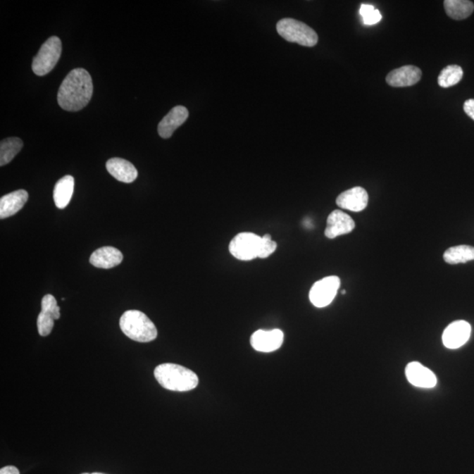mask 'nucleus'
Masks as SVG:
<instances>
[{
    "instance_id": "obj_1",
    "label": "nucleus",
    "mask_w": 474,
    "mask_h": 474,
    "mask_svg": "<svg viewBox=\"0 0 474 474\" xmlns=\"http://www.w3.org/2000/svg\"><path fill=\"white\" fill-rule=\"evenodd\" d=\"M94 85L91 75L82 68L71 70L60 85L58 105L66 111L77 112L90 102Z\"/></svg>"
},
{
    "instance_id": "obj_2",
    "label": "nucleus",
    "mask_w": 474,
    "mask_h": 474,
    "mask_svg": "<svg viewBox=\"0 0 474 474\" xmlns=\"http://www.w3.org/2000/svg\"><path fill=\"white\" fill-rule=\"evenodd\" d=\"M154 376L163 388L170 391H191L199 384L196 373L176 363H167L156 366Z\"/></svg>"
},
{
    "instance_id": "obj_3",
    "label": "nucleus",
    "mask_w": 474,
    "mask_h": 474,
    "mask_svg": "<svg viewBox=\"0 0 474 474\" xmlns=\"http://www.w3.org/2000/svg\"><path fill=\"white\" fill-rule=\"evenodd\" d=\"M121 331L128 338L138 343H149L158 337V330L144 313L128 310L120 317Z\"/></svg>"
},
{
    "instance_id": "obj_4",
    "label": "nucleus",
    "mask_w": 474,
    "mask_h": 474,
    "mask_svg": "<svg viewBox=\"0 0 474 474\" xmlns=\"http://www.w3.org/2000/svg\"><path fill=\"white\" fill-rule=\"evenodd\" d=\"M277 33L285 40L304 46L313 47L318 42V35L308 25L290 18H285L277 24Z\"/></svg>"
},
{
    "instance_id": "obj_5",
    "label": "nucleus",
    "mask_w": 474,
    "mask_h": 474,
    "mask_svg": "<svg viewBox=\"0 0 474 474\" xmlns=\"http://www.w3.org/2000/svg\"><path fill=\"white\" fill-rule=\"evenodd\" d=\"M62 53V42L58 37L49 38L33 59L32 69L37 76H45L54 69Z\"/></svg>"
},
{
    "instance_id": "obj_6",
    "label": "nucleus",
    "mask_w": 474,
    "mask_h": 474,
    "mask_svg": "<svg viewBox=\"0 0 474 474\" xmlns=\"http://www.w3.org/2000/svg\"><path fill=\"white\" fill-rule=\"evenodd\" d=\"M262 237L251 232L237 235L230 244L231 255L242 261H249L259 258Z\"/></svg>"
},
{
    "instance_id": "obj_7",
    "label": "nucleus",
    "mask_w": 474,
    "mask_h": 474,
    "mask_svg": "<svg viewBox=\"0 0 474 474\" xmlns=\"http://www.w3.org/2000/svg\"><path fill=\"white\" fill-rule=\"evenodd\" d=\"M341 281L337 276H329L317 281L309 292V299L316 308H325L334 301Z\"/></svg>"
},
{
    "instance_id": "obj_8",
    "label": "nucleus",
    "mask_w": 474,
    "mask_h": 474,
    "mask_svg": "<svg viewBox=\"0 0 474 474\" xmlns=\"http://www.w3.org/2000/svg\"><path fill=\"white\" fill-rule=\"evenodd\" d=\"M60 308L53 295H45L42 299V311L37 319L38 332L42 337H48L54 328L55 320L60 318Z\"/></svg>"
},
{
    "instance_id": "obj_9",
    "label": "nucleus",
    "mask_w": 474,
    "mask_h": 474,
    "mask_svg": "<svg viewBox=\"0 0 474 474\" xmlns=\"http://www.w3.org/2000/svg\"><path fill=\"white\" fill-rule=\"evenodd\" d=\"M471 333L472 327L468 322L455 320L444 330L442 339L445 347L455 350L468 343Z\"/></svg>"
},
{
    "instance_id": "obj_10",
    "label": "nucleus",
    "mask_w": 474,
    "mask_h": 474,
    "mask_svg": "<svg viewBox=\"0 0 474 474\" xmlns=\"http://www.w3.org/2000/svg\"><path fill=\"white\" fill-rule=\"evenodd\" d=\"M284 342V333L280 330H259L253 333L251 344L256 351L273 352L281 347Z\"/></svg>"
},
{
    "instance_id": "obj_11",
    "label": "nucleus",
    "mask_w": 474,
    "mask_h": 474,
    "mask_svg": "<svg viewBox=\"0 0 474 474\" xmlns=\"http://www.w3.org/2000/svg\"><path fill=\"white\" fill-rule=\"evenodd\" d=\"M355 229V222L347 213L341 210H335L327 219L325 236L334 239L352 232Z\"/></svg>"
},
{
    "instance_id": "obj_12",
    "label": "nucleus",
    "mask_w": 474,
    "mask_h": 474,
    "mask_svg": "<svg viewBox=\"0 0 474 474\" xmlns=\"http://www.w3.org/2000/svg\"><path fill=\"white\" fill-rule=\"evenodd\" d=\"M405 373L408 382L416 387L433 388L437 383V376L432 370L419 362L409 363Z\"/></svg>"
},
{
    "instance_id": "obj_13",
    "label": "nucleus",
    "mask_w": 474,
    "mask_h": 474,
    "mask_svg": "<svg viewBox=\"0 0 474 474\" xmlns=\"http://www.w3.org/2000/svg\"><path fill=\"white\" fill-rule=\"evenodd\" d=\"M369 196L366 189L356 187L342 192L337 199V205L352 212L363 211L368 205Z\"/></svg>"
},
{
    "instance_id": "obj_14",
    "label": "nucleus",
    "mask_w": 474,
    "mask_h": 474,
    "mask_svg": "<svg viewBox=\"0 0 474 474\" xmlns=\"http://www.w3.org/2000/svg\"><path fill=\"white\" fill-rule=\"evenodd\" d=\"M422 77V70L414 66H406L392 70L387 77V83L393 87H412Z\"/></svg>"
},
{
    "instance_id": "obj_15",
    "label": "nucleus",
    "mask_w": 474,
    "mask_h": 474,
    "mask_svg": "<svg viewBox=\"0 0 474 474\" xmlns=\"http://www.w3.org/2000/svg\"><path fill=\"white\" fill-rule=\"evenodd\" d=\"M189 112L185 106H177L173 108L158 124V134L163 139L170 138L177 127H180L188 119Z\"/></svg>"
},
{
    "instance_id": "obj_16",
    "label": "nucleus",
    "mask_w": 474,
    "mask_h": 474,
    "mask_svg": "<svg viewBox=\"0 0 474 474\" xmlns=\"http://www.w3.org/2000/svg\"><path fill=\"white\" fill-rule=\"evenodd\" d=\"M123 260V255L118 249L105 246L92 253L90 263L92 266L101 269H111L119 266Z\"/></svg>"
},
{
    "instance_id": "obj_17",
    "label": "nucleus",
    "mask_w": 474,
    "mask_h": 474,
    "mask_svg": "<svg viewBox=\"0 0 474 474\" xmlns=\"http://www.w3.org/2000/svg\"><path fill=\"white\" fill-rule=\"evenodd\" d=\"M28 199L27 191L20 189L0 199V218L6 219L23 209Z\"/></svg>"
},
{
    "instance_id": "obj_18",
    "label": "nucleus",
    "mask_w": 474,
    "mask_h": 474,
    "mask_svg": "<svg viewBox=\"0 0 474 474\" xmlns=\"http://www.w3.org/2000/svg\"><path fill=\"white\" fill-rule=\"evenodd\" d=\"M106 170L116 178L123 183H132L138 177V172L133 163L127 160L115 158L106 162Z\"/></svg>"
},
{
    "instance_id": "obj_19",
    "label": "nucleus",
    "mask_w": 474,
    "mask_h": 474,
    "mask_svg": "<svg viewBox=\"0 0 474 474\" xmlns=\"http://www.w3.org/2000/svg\"><path fill=\"white\" fill-rule=\"evenodd\" d=\"M75 180L70 175L64 176L56 182L54 188V201L56 208H66L73 198L74 192Z\"/></svg>"
},
{
    "instance_id": "obj_20",
    "label": "nucleus",
    "mask_w": 474,
    "mask_h": 474,
    "mask_svg": "<svg viewBox=\"0 0 474 474\" xmlns=\"http://www.w3.org/2000/svg\"><path fill=\"white\" fill-rule=\"evenodd\" d=\"M444 6L447 15L456 20L466 19L474 11V4L468 0H445Z\"/></svg>"
},
{
    "instance_id": "obj_21",
    "label": "nucleus",
    "mask_w": 474,
    "mask_h": 474,
    "mask_svg": "<svg viewBox=\"0 0 474 474\" xmlns=\"http://www.w3.org/2000/svg\"><path fill=\"white\" fill-rule=\"evenodd\" d=\"M444 259L450 265L472 261L474 260V247L469 245H459L449 248L444 252Z\"/></svg>"
},
{
    "instance_id": "obj_22",
    "label": "nucleus",
    "mask_w": 474,
    "mask_h": 474,
    "mask_svg": "<svg viewBox=\"0 0 474 474\" xmlns=\"http://www.w3.org/2000/svg\"><path fill=\"white\" fill-rule=\"evenodd\" d=\"M23 147V142L18 137H8L0 142V166L9 163L19 154Z\"/></svg>"
},
{
    "instance_id": "obj_23",
    "label": "nucleus",
    "mask_w": 474,
    "mask_h": 474,
    "mask_svg": "<svg viewBox=\"0 0 474 474\" xmlns=\"http://www.w3.org/2000/svg\"><path fill=\"white\" fill-rule=\"evenodd\" d=\"M462 68L459 66H449L445 67L441 71L439 76H438V85L442 88H449L454 87L461 82L463 77Z\"/></svg>"
},
{
    "instance_id": "obj_24",
    "label": "nucleus",
    "mask_w": 474,
    "mask_h": 474,
    "mask_svg": "<svg viewBox=\"0 0 474 474\" xmlns=\"http://www.w3.org/2000/svg\"><path fill=\"white\" fill-rule=\"evenodd\" d=\"M277 244L273 240L270 235L262 237L261 248H260L259 258H266L275 252Z\"/></svg>"
},
{
    "instance_id": "obj_25",
    "label": "nucleus",
    "mask_w": 474,
    "mask_h": 474,
    "mask_svg": "<svg viewBox=\"0 0 474 474\" xmlns=\"http://www.w3.org/2000/svg\"><path fill=\"white\" fill-rule=\"evenodd\" d=\"M382 19L380 13L378 10L373 11L372 13H370L368 15L363 17V23L367 25V26H372V25L377 24Z\"/></svg>"
},
{
    "instance_id": "obj_26",
    "label": "nucleus",
    "mask_w": 474,
    "mask_h": 474,
    "mask_svg": "<svg viewBox=\"0 0 474 474\" xmlns=\"http://www.w3.org/2000/svg\"><path fill=\"white\" fill-rule=\"evenodd\" d=\"M464 111L474 120V99H468L464 104Z\"/></svg>"
},
{
    "instance_id": "obj_27",
    "label": "nucleus",
    "mask_w": 474,
    "mask_h": 474,
    "mask_svg": "<svg viewBox=\"0 0 474 474\" xmlns=\"http://www.w3.org/2000/svg\"><path fill=\"white\" fill-rule=\"evenodd\" d=\"M374 10H375V8H374L373 6L365 5V4H363L361 7H360L359 13H360V15H361L362 18H363V17H365L366 15H368V14L370 13H372L373 11H374Z\"/></svg>"
},
{
    "instance_id": "obj_28",
    "label": "nucleus",
    "mask_w": 474,
    "mask_h": 474,
    "mask_svg": "<svg viewBox=\"0 0 474 474\" xmlns=\"http://www.w3.org/2000/svg\"><path fill=\"white\" fill-rule=\"evenodd\" d=\"M0 474H20V471L15 466H8L0 470Z\"/></svg>"
},
{
    "instance_id": "obj_29",
    "label": "nucleus",
    "mask_w": 474,
    "mask_h": 474,
    "mask_svg": "<svg viewBox=\"0 0 474 474\" xmlns=\"http://www.w3.org/2000/svg\"><path fill=\"white\" fill-rule=\"evenodd\" d=\"M342 294H347V291H345V290H343V292H342Z\"/></svg>"
},
{
    "instance_id": "obj_30",
    "label": "nucleus",
    "mask_w": 474,
    "mask_h": 474,
    "mask_svg": "<svg viewBox=\"0 0 474 474\" xmlns=\"http://www.w3.org/2000/svg\"><path fill=\"white\" fill-rule=\"evenodd\" d=\"M92 474H103V473H92Z\"/></svg>"
},
{
    "instance_id": "obj_31",
    "label": "nucleus",
    "mask_w": 474,
    "mask_h": 474,
    "mask_svg": "<svg viewBox=\"0 0 474 474\" xmlns=\"http://www.w3.org/2000/svg\"><path fill=\"white\" fill-rule=\"evenodd\" d=\"M82 474H89V473H82Z\"/></svg>"
}]
</instances>
